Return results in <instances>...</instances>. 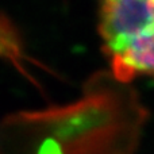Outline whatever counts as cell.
Segmentation results:
<instances>
[{"instance_id":"6da1fadb","label":"cell","mask_w":154,"mask_h":154,"mask_svg":"<svg viewBox=\"0 0 154 154\" xmlns=\"http://www.w3.org/2000/svg\"><path fill=\"white\" fill-rule=\"evenodd\" d=\"M99 34L116 81L154 79V0H103Z\"/></svg>"}]
</instances>
